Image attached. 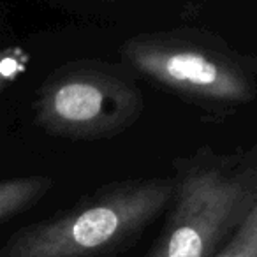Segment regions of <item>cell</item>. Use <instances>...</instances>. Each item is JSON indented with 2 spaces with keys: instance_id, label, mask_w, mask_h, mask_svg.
Instances as JSON below:
<instances>
[{
  "instance_id": "6da1fadb",
  "label": "cell",
  "mask_w": 257,
  "mask_h": 257,
  "mask_svg": "<svg viewBox=\"0 0 257 257\" xmlns=\"http://www.w3.org/2000/svg\"><path fill=\"white\" fill-rule=\"evenodd\" d=\"M255 208V148H197L176 159L168 215L145 257H215Z\"/></svg>"
},
{
  "instance_id": "7a4b0ae2",
  "label": "cell",
  "mask_w": 257,
  "mask_h": 257,
  "mask_svg": "<svg viewBox=\"0 0 257 257\" xmlns=\"http://www.w3.org/2000/svg\"><path fill=\"white\" fill-rule=\"evenodd\" d=\"M173 196V176L111 182L74 206L15 231L0 257H116L161 217Z\"/></svg>"
},
{
  "instance_id": "3957f363",
  "label": "cell",
  "mask_w": 257,
  "mask_h": 257,
  "mask_svg": "<svg viewBox=\"0 0 257 257\" xmlns=\"http://www.w3.org/2000/svg\"><path fill=\"white\" fill-rule=\"evenodd\" d=\"M128 71L210 113H232L257 95L253 58L206 30L138 34L120 48Z\"/></svg>"
},
{
  "instance_id": "277c9868",
  "label": "cell",
  "mask_w": 257,
  "mask_h": 257,
  "mask_svg": "<svg viewBox=\"0 0 257 257\" xmlns=\"http://www.w3.org/2000/svg\"><path fill=\"white\" fill-rule=\"evenodd\" d=\"M145 111V97L127 67L79 60L58 67L41 85L36 121L44 133L71 141L118 136Z\"/></svg>"
},
{
  "instance_id": "5b68a950",
  "label": "cell",
  "mask_w": 257,
  "mask_h": 257,
  "mask_svg": "<svg viewBox=\"0 0 257 257\" xmlns=\"http://www.w3.org/2000/svg\"><path fill=\"white\" fill-rule=\"evenodd\" d=\"M55 185L46 175L15 176L0 180V224L36 206Z\"/></svg>"
},
{
  "instance_id": "8992f818",
  "label": "cell",
  "mask_w": 257,
  "mask_h": 257,
  "mask_svg": "<svg viewBox=\"0 0 257 257\" xmlns=\"http://www.w3.org/2000/svg\"><path fill=\"white\" fill-rule=\"evenodd\" d=\"M215 257H257V208L246 215Z\"/></svg>"
},
{
  "instance_id": "52a82bcc",
  "label": "cell",
  "mask_w": 257,
  "mask_h": 257,
  "mask_svg": "<svg viewBox=\"0 0 257 257\" xmlns=\"http://www.w3.org/2000/svg\"><path fill=\"white\" fill-rule=\"evenodd\" d=\"M30 60V53L20 46H11L0 51V93L25 74Z\"/></svg>"
},
{
  "instance_id": "ba28073f",
  "label": "cell",
  "mask_w": 257,
  "mask_h": 257,
  "mask_svg": "<svg viewBox=\"0 0 257 257\" xmlns=\"http://www.w3.org/2000/svg\"><path fill=\"white\" fill-rule=\"evenodd\" d=\"M104 2H113V0H104Z\"/></svg>"
}]
</instances>
